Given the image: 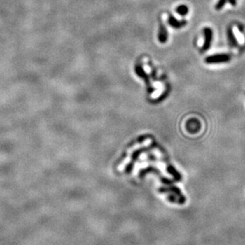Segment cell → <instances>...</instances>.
<instances>
[{"mask_svg":"<svg viewBox=\"0 0 245 245\" xmlns=\"http://www.w3.org/2000/svg\"><path fill=\"white\" fill-rule=\"evenodd\" d=\"M231 57L227 53H218L207 57L205 58V62L207 64H220V63H227L230 61Z\"/></svg>","mask_w":245,"mask_h":245,"instance_id":"obj_1","label":"cell"},{"mask_svg":"<svg viewBox=\"0 0 245 245\" xmlns=\"http://www.w3.org/2000/svg\"><path fill=\"white\" fill-rule=\"evenodd\" d=\"M203 32H204V40L202 47V51H206L209 49L213 41V30L209 27H206L204 29Z\"/></svg>","mask_w":245,"mask_h":245,"instance_id":"obj_2","label":"cell"},{"mask_svg":"<svg viewBox=\"0 0 245 245\" xmlns=\"http://www.w3.org/2000/svg\"><path fill=\"white\" fill-rule=\"evenodd\" d=\"M135 72L138 74V76H139L141 78H143L145 82H146V85H147V88H148L149 92H153V88L151 87L150 85V80H149V77L146 75V73L144 72L143 69L140 65H137L135 67Z\"/></svg>","mask_w":245,"mask_h":245,"instance_id":"obj_3","label":"cell"},{"mask_svg":"<svg viewBox=\"0 0 245 245\" xmlns=\"http://www.w3.org/2000/svg\"><path fill=\"white\" fill-rule=\"evenodd\" d=\"M227 36L228 44H229V46L231 48H236L238 46V45H239L238 41H237L235 34H234L233 30L231 27H228L227 29Z\"/></svg>","mask_w":245,"mask_h":245,"instance_id":"obj_4","label":"cell"},{"mask_svg":"<svg viewBox=\"0 0 245 245\" xmlns=\"http://www.w3.org/2000/svg\"><path fill=\"white\" fill-rule=\"evenodd\" d=\"M187 130L190 131V133H195L200 130L201 125L200 123L198 122V120L196 119H192L188 121V123L186 125Z\"/></svg>","mask_w":245,"mask_h":245,"instance_id":"obj_5","label":"cell"},{"mask_svg":"<svg viewBox=\"0 0 245 245\" xmlns=\"http://www.w3.org/2000/svg\"><path fill=\"white\" fill-rule=\"evenodd\" d=\"M169 24L170 26L176 28V29H179L183 27L186 24H187L186 21L182 20V21H178L174 17H173L172 15H169V19H168Z\"/></svg>","mask_w":245,"mask_h":245,"instance_id":"obj_6","label":"cell"},{"mask_svg":"<svg viewBox=\"0 0 245 245\" xmlns=\"http://www.w3.org/2000/svg\"><path fill=\"white\" fill-rule=\"evenodd\" d=\"M167 38H168L167 30L163 24L161 23L159 26V31H158V40L161 43H165L167 41Z\"/></svg>","mask_w":245,"mask_h":245,"instance_id":"obj_7","label":"cell"},{"mask_svg":"<svg viewBox=\"0 0 245 245\" xmlns=\"http://www.w3.org/2000/svg\"><path fill=\"white\" fill-rule=\"evenodd\" d=\"M167 170L169 171V173L170 174H172L173 176H174V178H175L176 181H181V175L180 174V173H178L172 166H168V167H167Z\"/></svg>","mask_w":245,"mask_h":245,"instance_id":"obj_8","label":"cell"},{"mask_svg":"<svg viewBox=\"0 0 245 245\" xmlns=\"http://www.w3.org/2000/svg\"><path fill=\"white\" fill-rule=\"evenodd\" d=\"M188 11H189L188 7H187L186 6H185V5H181V6L177 7V12H178L179 15H181V16L186 15L187 14H188Z\"/></svg>","mask_w":245,"mask_h":245,"instance_id":"obj_9","label":"cell"},{"mask_svg":"<svg viewBox=\"0 0 245 245\" xmlns=\"http://www.w3.org/2000/svg\"><path fill=\"white\" fill-rule=\"evenodd\" d=\"M227 3H228V0H219L218 3H216L215 8H216V10H221L224 7V6Z\"/></svg>","mask_w":245,"mask_h":245,"instance_id":"obj_10","label":"cell"},{"mask_svg":"<svg viewBox=\"0 0 245 245\" xmlns=\"http://www.w3.org/2000/svg\"><path fill=\"white\" fill-rule=\"evenodd\" d=\"M228 3L232 4V6H236V0H228Z\"/></svg>","mask_w":245,"mask_h":245,"instance_id":"obj_11","label":"cell"}]
</instances>
